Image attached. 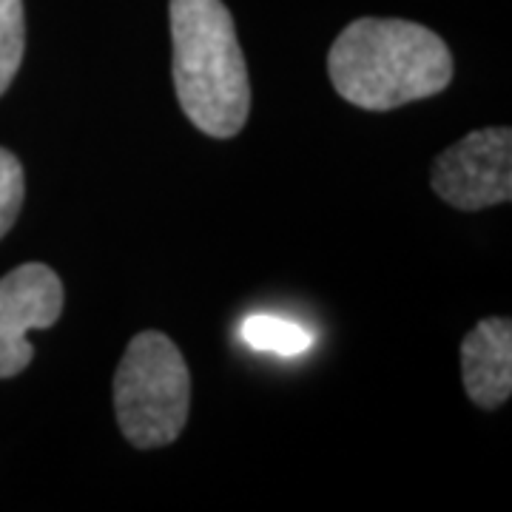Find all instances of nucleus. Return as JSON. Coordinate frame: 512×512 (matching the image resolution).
<instances>
[{"label":"nucleus","instance_id":"20e7f679","mask_svg":"<svg viewBox=\"0 0 512 512\" xmlns=\"http://www.w3.org/2000/svg\"><path fill=\"white\" fill-rule=\"evenodd\" d=\"M433 191L458 211L512 200V131L481 128L441 151L430 174Z\"/></svg>","mask_w":512,"mask_h":512},{"label":"nucleus","instance_id":"6e6552de","mask_svg":"<svg viewBox=\"0 0 512 512\" xmlns=\"http://www.w3.org/2000/svg\"><path fill=\"white\" fill-rule=\"evenodd\" d=\"M26 52V15L23 0H0V97L18 77Z\"/></svg>","mask_w":512,"mask_h":512},{"label":"nucleus","instance_id":"423d86ee","mask_svg":"<svg viewBox=\"0 0 512 512\" xmlns=\"http://www.w3.org/2000/svg\"><path fill=\"white\" fill-rule=\"evenodd\" d=\"M461 379L467 396L495 410L512 393V322L507 316L481 319L461 342Z\"/></svg>","mask_w":512,"mask_h":512},{"label":"nucleus","instance_id":"7ed1b4c3","mask_svg":"<svg viewBox=\"0 0 512 512\" xmlns=\"http://www.w3.org/2000/svg\"><path fill=\"white\" fill-rule=\"evenodd\" d=\"M188 407L191 373L180 348L160 330L137 333L114 373V413L128 444L137 450L171 444L183 433Z\"/></svg>","mask_w":512,"mask_h":512},{"label":"nucleus","instance_id":"39448f33","mask_svg":"<svg viewBox=\"0 0 512 512\" xmlns=\"http://www.w3.org/2000/svg\"><path fill=\"white\" fill-rule=\"evenodd\" d=\"M63 313V282L40 262H26L0 279V379L23 373L35 359L29 330L57 325Z\"/></svg>","mask_w":512,"mask_h":512},{"label":"nucleus","instance_id":"1a4fd4ad","mask_svg":"<svg viewBox=\"0 0 512 512\" xmlns=\"http://www.w3.org/2000/svg\"><path fill=\"white\" fill-rule=\"evenodd\" d=\"M23 197H26L23 165L9 148H0V239L18 222Z\"/></svg>","mask_w":512,"mask_h":512},{"label":"nucleus","instance_id":"0eeeda50","mask_svg":"<svg viewBox=\"0 0 512 512\" xmlns=\"http://www.w3.org/2000/svg\"><path fill=\"white\" fill-rule=\"evenodd\" d=\"M242 339L256 350H268L279 356H296L302 350L311 348V333L288 322V319H276V316H251L242 325Z\"/></svg>","mask_w":512,"mask_h":512},{"label":"nucleus","instance_id":"f03ea898","mask_svg":"<svg viewBox=\"0 0 512 512\" xmlns=\"http://www.w3.org/2000/svg\"><path fill=\"white\" fill-rule=\"evenodd\" d=\"M174 89L183 114L214 140L237 137L251 114V80L222 0H171Z\"/></svg>","mask_w":512,"mask_h":512},{"label":"nucleus","instance_id":"f257e3e1","mask_svg":"<svg viewBox=\"0 0 512 512\" xmlns=\"http://www.w3.org/2000/svg\"><path fill=\"white\" fill-rule=\"evenodd\" d=\"M328 74L342 100L365 111H390L444 92L453 80V55L421 23L359 18L333 40Z\"/></svg>","mask_w":512,"mask_h":512}]
</instances>
